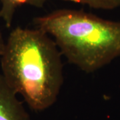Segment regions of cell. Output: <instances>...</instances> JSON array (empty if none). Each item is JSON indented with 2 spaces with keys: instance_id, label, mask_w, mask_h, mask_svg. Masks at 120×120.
I'll list each match as a JSON object with an SVG mask.
<instances>
[{
  "instance_id": "5b68a950",
  "label": "cell",
  "mask_w": 120,
  "mask_h": 120,
  "mask_svg": "<svg viewBox=\"0 0 120 120\" xmlns=\"http://www.w3.org/2000/svg\"><path fill=\"white\" fill-rule=\"evenodd\" d=\"M79 4L86 5L97 9L111 10L120 7V0H64Z\"/></svg>"
},
{
  "instance_id": "8992f818",
  "label": "cell",
  "mask_w": 120,
  "mask_h": 120,
  "mask_svg": "<svg viewBox=\"0 0 120 120\" xmlns=\"http://www.w3.org/2000/svg\"><path fill=\"white\" fill-rule=\"evenodd\" d=\"M5 46V41L4 39L3 35H2V34H1V31L0 30V56H1V55L4 53Z\"/></svg>"
},
{
  "instance_id": "3957f363",
  "label": "cell",
  "mask_w": 120,
  "mask_h": 120,
  "mask_svg": "<svg viewBox=\"0 0 120 120\" xmlns=\"http://www.w3.org/2000/svg\"><path fill=\"white\" fill-rule=\"evenodd\" d=\"M17 94L0 74V120H31Z\"/></svg>"
},
{
  "instance_id": "6da1fadb",
  "label": "cell",
  "mask_w": 120,
  "mask_h": 120,
  "mask_svg": "<svg viewBox=\"0 0 120 120\" xmlns=\"http://www.w3.org/2000/svg\"><path fill=\"white\" fill-rule=\"evenodd\" d=\"M61 56L45 31L17 27L5 41L1 74L31 109L42 112L56 103L64 84Z\"/></svg>"
},
{
  "instance_id": "277c9868",
  "label": "cell",
  "mask_w": 120,
  "mask_h": 120,
  "mask_svg": "<svg viewBox=\"0 0 120 120\" xmlns=\"http://www.w3.org/2000/svg\"><path fill=\"white\" fill-rule=\"evenodd\" d=\"M47 0H0V19L5 22L7 27L9 28L13 22V16L18 7L23 5H29L37 8H42Z\"/></svg>"
},
{
  "instance_id": "7a4b0ae2",
  "label": "cell",
  "mask_w": 120,
  "mask_h": 120,
  "mask_svg": "<svg viewBox=\"0 0 120 120\" xmlns=\"http://www.w3.org/2000/svg\"><path fill=\"white\" fill-rule=\"evenodd\" d=\"M34 23L53 38L69 63L83 72H95L120 57V21L64 9L35 17Z\"/></svg>"
}]
</instances>
